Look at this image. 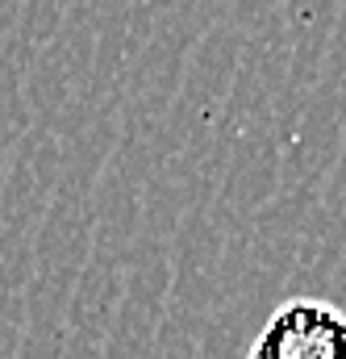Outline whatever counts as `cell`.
<instances>
[{"mask_svg": "<svg viewBox=\"0 0 346 359\" xmlns=\"http://www.w3.org/2000/svg\"><path fill=\"white\" fill-rule=\"evenodd\" d=\"M247 359H346V309L321 297H292L271 309Z\"/></svg>", "mask_w": 346, "mask_h": 359, "instance_id": "1", "label": "cell"}]
</instances>
